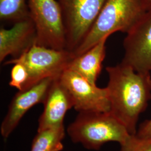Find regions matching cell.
Instances as JSON below:
<instances>
[{"mask_svg": "<svg viewBox=\"0 0 151 151\" xmlns=\"http://www.w3.org/2000/svg\"><path fill=\"white\" fill-rule=\"evenodd\" d=\"M108 89L110 112L129 131L137 134L140 114L151 99V72L135 71L122 62L109 66Z\"/></svg>", "mask_w": 151, "mask_h": 151, "instance_id": "obj_1", "label": "cell"}, {"mask_svg": "<svg viewBox=\"0 0 151 151\" xmlns=\"http://www.w3.org/2000/svg\"><path fill=\"white\" fill-rule=\"evenodd\" d=\"M143 0H106L86 37L73 52L78 55L114 32L127 33L147 12Z\"/></svg>", "mask_w": 151, "mask_h": 151, "instance_id": "obj_2", "label": "cell"}, {"mask_svg": "<svg viewBox=\"0 0 151 151\" xmlns=\"http://www.w3.org/2000/svg\"><path fill=\"white\" fill-rule=\"evenodd\" d=\"M67 133L73 142L94 150L110 142L122 145L132 135L110 111L79 113Z\"/></svg>", "mask_w": 151, "mask_h": 151, "instance_id": "obj_3", "label": "cell"}, {"mask_svg": "<svg viewBox=\"0 0 151 151\" xmlns=\"http://www.w3.org/2000/svg\"><path fill=\"white\" fill-rule=\"evenodd\" d=\"M75 56L67 49L50 48L35 43L19 57L6 61L4 65H24L29 75V88L45 78L59 77Z\"/></svg>", "mask_w": 151, "mask_h": 151, "instance_id": "obj_4", "label": "cell"}, {"mask_svg": "<svg viewBox=\"0 0 151 151\" xmlns=\"http://www.w3.org/2000/svg\"><path fill=\"white\" fill-rule=\"evenodd\" d=\"M29 16L37 30L36 43L50 48L66 49L62 11L57 0H27Z\"/></svg>", "mask_w": 151, "mask_h": 151, "instance_id": "obj_5", "label": "cell"}, {"mask_svg": "<svg viewBox=\"0 0 151 151\" xmlns=\"http://www.w3.org/2000/svg\"><path fill=\"white\" fill-rule=\"evenodd\" d=\"M65 27L67 50L73 52L90 32L106 0H57Z\"/></svg>", "mask_w": 151, "mask_h": 151, "instance_id": "obj_6", "label": "cell"}, {"mask_svg": "<svg viewBox=\"0 0 151 151\" xmlns=\"http://www.w3.org/2000/svg\"><path fill=\"white\" fill-rule=\"evenodd\" d=\"M58 79L69 93L73 108L78 113L110 111L106 87L100 88L68 68L62 72Z\"/></svg>", "mask_w": 151, "mask_h": 151, "instance_id": "obj_7", "label": "cell"}, {"mask_svg": "<svg viewBox=\"0 0 151 151\" xmlns=\"http://www.w3.org/2000/svg\"><path fill=\"white\" fill-rule=\"evenodd\" d=\"M122 63L135 71L151 72V10L127 33Z\"/></svg>", "mask_w": 151, "mask_h": 151, "instance_id": "obj_8", "label": "cell"}, {"mask_svg": "<svg viewBox=\"0 0 151 151\" xmlns=\"http://www.w3.org/2000/svg\"><path fill=\"white\" fill-rule=\"evenodd\" d=\"M57 78H47L32 86L19 92L13 97L8 111L1 125V133L7 138L27 111L45 99L49 90Z\"/></svg>", "mask_w": 151, "mask_h": 151, "instance_id": "obj_9", "label": "cell"}, {"mask_svg": "<svg viewBox=\"0 0 151 151\" xmlns=\"http://www.w3.org/2000/svg\"><path fill=\"white\" fill-rule=\"evenodd\" d=\"M37 30L29 16L16 22L10 29H0V62L11 55L16 58L36 43Z\"/></svg>", "mask_w": 151, "mask_h": 151, "instance_id": "obj_10", "label": "cell"}, {"mask_svg": "<svg viewBox=\"0 0 151 151\" xmlns=\"http://www.w3.org/2000/svg\"><path fill=\"white\" fill-rule=\"evenodd\" d=\"M58 78L52 83L44 101L43 112L38 120V132L64 126L65 114L73 108L69 93Z\"/></svg>", "mask_w": 151, "mask_h": 151, "instance_id": "obj_11", "label": "cell"}, {"mask_svg": "<svg viewBox=\"0 0 151 151\" xmlns=\"http://www.w3.org/2000/svg\"><path fill=\"white\" fill-rule=\"evenodd\" d=\"M109 37L102 39L85 52L76 55L71 60L68 69L73 70L91 83L96 85L106 57V42Z\"/></svg>", "mask_w": 151, "mask_h": 151, "instance_id": "obj_12", "label": "cell"}, {"mask_svg": "<svg viewBox=\"0 0 151 151\" xmlns=\"http://www.w3.org/2000/svg\"><path fill=\"white\" fill-rule=\"evenodd\" d=\"M65 136L64 126L39 132L32 141L30 151H61Z\"/></svg>", "mask_w": 151, "mask_h": 151, "instance_id": "obj_13", "label": "cell"}, {"mask_svg": "<svg viewBox=\"0 0 151 151\" xmlns=\"http://www.w3.org/2000/svg\"><path fill=\"white\" fill-rule=\"evenodd\" d=\"M27 0H0V20L15 23L29 17Z\"/></svg>", "mask_w": 151, "mask_h": 151, "instance_id": "obj_14", "label": "cell"}, {"mask_svg": "<svg viewBox=\"0 0 151 151\" xmlns=\"http://www.w3.org/2000/svg\"><path fill=\"white\" fill-rule=\"evenodd\" d=\"M29 80V75L27 68L22 63L14 64L11 69L9 85L19 91H22L27 88Z\"/></svg>", "mask_w": 151, "mask_h": 151, "instance_id": "obj_15", "label": "cell"}, {"mask_svg": "<svg viewBox=\"0 0 151 151\" xmlns=\"http://www.w3.org/2000/svg\"><path fill=\"white\" fill-rule=\"evenodd\" d=\"M121 146V151H151V138L131 135Z\"/></svg>", "mask_w": 151, "mask_h": 151, "instance_id": "obj_16", "label": "cell"}, {"mask_svg": "<svg viewBox=\"0 0 151 151\" xmlns=\"http://www.w3.org/2000/svg\"><path fill=\"white\" fill-rule=\"evenodd\" d=\"M136 134L143 138H151V119L142 124Z\"/></svg>", "mask_w": 151, "mask_h": 151, "instance_id": "obj_17", "label": "cell"}, {"mask_svg": "<svg viewBox=\"0 0 151 151\" xmlns=\"http://www.w3.org/2000/svg\"><path fill=\"white\" fill-rule=\"evenodd\" d=\"M147 11L151 10V0H143Z\"/></svg>", "mask_w": 151, "mask_h": 151, "instance_id": "obj_18", "label": "cell"}]
</instances>
